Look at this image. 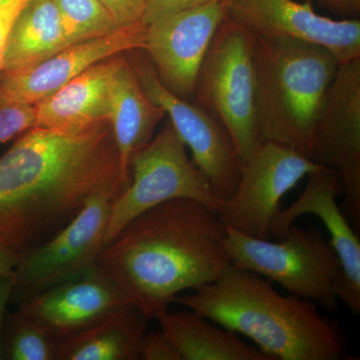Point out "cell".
Returning <instances> with one entry per match:
<instances>
[{
  "mask_svg": "<svg viewBox=\"0 0 360 360\" xmlns=\"http://www.w3.org/2000/svg\"><path fill=\"white\" fill-rule=\"evenodd\" d=\"M226 16L253 37H283L321 45L340 63L360 58V20H335L296 0H224Z\"/></svg>",
  "mask_w": 360,
  "mask_h": 360,
  "instance_id": "obj_13",
  "label": "cell"
},
{
  "mask_svg": "<svg viewBox=\"0 0 360 360\" xmlns=\"http://www.w3.org/2000/svg\"><path fill=\"white\" fill-rule=\"evenodd\" d=\"M20 259V255L0 245V274L13 271Z\"/></svg>",
  "mask_w": 360,
  "mask_h": 360,
  "instance_id": "obj_31",
  "label": "cell"
},
{
  "mask_svg": "<svg viewBox=\"0 0 360 360\" xmlns=\"http://www.w3.org/2000/svg\"><path fill=\"white\" fill-rule=\"evenodd\" d=\"M165 115V110L153 103L142 90L127 58L113 82L108 117L124 188L131 179L132 158L153 139L156 127Z\"/></svg>",
  "mask_w": 360,
  "mask_h": 360,
  "instance_id": "obj_18",
  "label": "cell"
},
{
  "mask_svg": "<svg viewBox=\"0 0 360 360\" xmlns=\"http://www.w3.org/2000/svg\"><path fill=\"white\" fill-rule=\"evenodd\" d=\"M122 191L111 187L94 194L63 229L20 255L13 269L9 304L18 309L34 296L96 266L105 245L111 205Z\"/></svg>",
  "mask_w": 360,
  "mask_h": 360,
  "instance_id": "obj_7",
  "label": "cell"
},
{
  "mask_svg": "<svg viewBox=\"0 0 360 360\" xmlns=\"http://www.w3.org/2000/svg\"><path fill=\"white\" fill-rule=\"evenodd\" d=\"M125 59L122 54L104 59L35 104V127L79 134L108 123L111 89Z\"/></svg>",
  "mask_w": 360,
  "mask_h": 360,
  "instance_id": "obj_17",
  "label": "cell"
},
{
  "mask_svg": "<svg viewBox=\"0 0 360 360\" xmlns=\"http://www.w3.org/2000/svg\"><path fill=\"white\" fill-rule=\"evenodd\" d=\"M118 27L143 20L146 0H99Z\"/></svg>",
  "mask_w": 360,
  "mask_h": 360,
  "instance_id": "obj_26",
  "label": "cell"
},
{
  "mask_svg": "<svg viewBox=\"0 0 360 360\" xmlns=\"http://www.w3.org/2000/svg\"><path fill=\"white\" fill-rule=\"evenodd\" d=\"M224 245L234 266L276 281L291 295L335 309L340 262L319 229L291 224L278 241H270L226 227Z\"/></svg>",
  "mask_w": 360,
  "mask_h": 360,
  "instance_id": "obj_6",
  "label": "cell"
},
{
  "mask_svg": "<svg viewBox=\"0 0 360 360\" xmlns=\"http://www.w3.org/2000/svg\"><path fill=\"white\" fill-rule=\"evenodd\" d=\"M217 1L221 0H146L143 21L148 25L163 16Z\"/></svg>",
  "mask_w": 360,
  "mask_h": 360,
  "instance_id": "obj_27",
  "label": "cell"
},
{
  "mask_svg": "<svg viewBox=\"0 0 360 360\" xmlns=\"http://www.w3.org/2000/svg\"><path fill=\"white\" fill-rule=\"evenodd\" d=\"M130 304L98 266L34 296L18 311L37 319L58 340L80 333Z\"/></svg>",
  "mask_w": 360,
  "mask_h": 360,
  "instance_id": "obj_16",
  "label": "cell"
},
{
  "mask_svg": "<svg viewBox=\"0 0 360 360\" xmlns=\"http://www.w3.org/2000/svg\"><path fill=\"white\" fill-rule=\"evenodd\" d=\"M148 319L124 305L89 328L58 340L56 360H137Z\"/></svg>",
  "mask_w": 360,
  "mask_h": 360,
  "instance_id": "obj_19",
  "label": "cell"
},
{
  "mask_svg": "<svg viewBox=\"0 0 360 360\" xmlns=\"http://www.w3.org/2000/svg\"><path fill=\"white\" fill-rule=\"evenodd\" d=\"M35 105L20 103H0V144L35 127Z\"/></svg>",
  "mask_w": 360,
  "mask_h": 360,
  "instance_id": "obj_24",
  "label": "cell"
},
{
  "mask_svg": "<svg viewBox=\"0 0 360 360\" xmlns=\"http://www.w3.org/2000/svg\"><path fill=\"white\" fill-rule=\"evenodd\" d=\"M71 45L52 0H30L7 37L1 72L25 70Z\"/></svg>",
  "mask_w": 360,
  "mask_h": 360,
  "instance_id": "obj_20",
  "label": "cell"
},
{
  "mask_svg": "<svg viewBox=\"0 0 360 360\" xmlns=\"http://www.w3.org/2000/svg\"><path fill=\"white\" fill-rule=\"evenodd\" d=\"M155 319L182 360H271L233 331L217 328L195 312L165 310Z\"/></svg>",
  "mask_w": 360,
  "mask_h": 360,
  "instance_id": "obj_21",
  "label": "cell"
},
{
  "mask_svg": "<svg viewBox=\"0 0 360 360\" xmlns=\"http://www.w3.org/2000/svg\"><path fill=\"white\" fill-rule=\"evenodd\" d=\"M131 179L111 205L105 243L142 212L174 198L200 200L215 210L217 198L169 120L130 162Z\"/></svg>",
  "mask_w": 360,
  "mask_h": 360,
  "instance_id": "obj_8",
  "label": "cell"
},
{
  "mask_svg": "<svg viewBox=\"0 0 360 360\" xmlns=\"http://www.w3.org/2000/svg\"><path fill=\"white\" fill-rule=\"evenodd\" d=\"M304 2H316L333 13L354 18L360 13V0H304Z\"/></svg>",
  "mask_w": 360,
  "mask_h": 360,
  "instance_id": "obj_29",
  "label": "cell"
},
{
  "mask_svg": "<svg viewBox=\"0 0 360 360\" xmlns=\"http://www.w3.org/2000/svg\"><path fill=\"white\" fill-rule=\"evenodd\" d=\"M253 49L262 141L309 158L315 122L340 60L321 45L283 37H253Z\"/></svg>",
  "mask_w": 360,
  "mask_h": 360,
  "instance_id": "obj_4",
  "label": "cell"
},
{
  "mask_svg": "<svg viewBox=\"0 0 360 360\" xmlns=\"http://www.w3.org/2000/svg\"><path fill=\"white\" fill-rule=\"evenodd\" d=\"M322 167L295 149L262 142L243 161L236 193L219 200L215 212L225 226L251 238L269 239L281 198L303 177Z\"/></svg>",
  "mask_w": 360,
  "mask_h": 360,
  "instance_id": "obj_10",
  "label": "cell"
},
{
  "mask_svg": "<svg viewBox=\"0 0 360 360\" xmlns=\"http://www.w3.org/2000/svg\"><path fill=\"white\" fill-rule=\"evenodd\" d=\"M129 53L127 59L142 90L165 110L180 139L191 148L193 163L205 175L215 198H231L238 188L243 162L224 125L200 104L170 92L143 51Z\"/></svg>",
  "mask_w": 360,
  "mask_h": 360,
  "instance_id": "obj_9",
  "label": "cell"
},
{
  "mask_svg": "<svg viewBox=\"0 0 360 360\" xmlns=\"http://www.w3.org/2000/svg\"><path fill=\"white\" fill-rule=\"evenodd\" d=\"M58 340L44 324L27 315L7 311L2 328L1 359L56 360Z\"/></svg>",
  "mask_w": 360,
  "mask_h": 360,
  "instance_id": "obj_22",
  "label": "cell"
},
{
  "mask_svg": "<svg viewBox=\"0 0 360 360\" xmlns=\"http://www.w3.org/2000/svg\"><path fill=\"white\" fill-rule=\"evenodd\" d=\"M193 101L224 125L243 162L262 143L253 37L227 16L201 63Z\"/></svg>",
  "mask_w": 360,
  "mask_h": 360,
  "instance_id": "obj_5",
  "label": "cell"
},
{
  "mask_svg": "<svg viewBox=\"0 0 360 360\" xmlns=\"http://www.w3.org/2000/svg\"><path fill=\"white\" fill-rule=\"evenodd\" d=\"M174 302L248 336L271 360H338L347 352L340 328L314 303L281 295L259 274L232 264L214 281L193 295H177Z\"/></svg>",
  "mask_w": 360,
  "mask_h": 360,
  "instance_id": "obj_3",
  "label": "cell"
},
{
  "mask_svg": "<svg viewBox=\"0 0 360 360\" xmlns=\"http://www.w3.org/2000/svg\"><path fill=\"white\" fill-rule=\"evenodd\" d=\"M146 32L143 20L120 26L105 37L71 44L32 68L0 73V103L35 105L90 66L123 52L143 51Z\"/></svg>",
  "mask_w": 360,
  "mask_h": 360,
  "instance_id": "obj_14",
  "label": "cell"
},
{
  "mask_svg": "<svg viewBox=\"0 0 360 360\" xmlns=\"http://www.w3.org/2000/svg\"><path fill=\"white\" fill-rule=\"evenodd\" d=\"M226 227L210 206L174 198L142 212L105 243L97 266L148 319L231 265Z\"/></svg>",
  "mask_w": 360,
  "mask_h": 360,
  "instance_id": "obj_2",
  "label": "cell"
},
{
  "mask_svg": "<svg viewBox=\"0 0 360 360\" xmlns=\"http://www.w3.org/2000/svg\"><path fill=\"white\" fill-rule=\"evenodd\" d=\"M226 18L224 0L186 9L146 25L143 51L161 84L193 101L196 78L217 28Z\"/></svg>",
  "mask_w": 360,
  "mask_h": 360,
  "instance_id": "obj_12",
  "label": "cell"
},
{
  "mask_svg": "<svg viewBox=\"0 0 360 360\" xmlns=\"http://www.w3.org/2000/svg\"><path fill=\"white\" fill-rule=\"evenodd\" d=\"M111 187L124 189L108 122L79 134L26 130L0 156V245L27 252Z\"/></svg>",
  "mask_w": 360,
  "mask_h": 360,
  "instance_id": "obj_1",
  "label": "cell"
},
{
  "mask_svg": "<svg viewBox=\"0 0 360 360\" xmlns=\"http://www.w3.org/2000/svg\"><path fill=\"white\" fill-rule=\"evenodd\" d=\"M13 285V270L7 274H0V341H1L2 328L7 314V307L11 300V290ZM0 359H1V347H0Z\"/></svg>",
  "mask_w": 360,
  "mask_h": 360,
  "instance_id": "obj_30",
  "label": "cell"
},
{
  "mask_svg": "<svg viewBox=\"0 0 360 360\" xmlns=\"http://www.w3.org/2000/svg\"><path fill=\"white\" fill-rule=\"evenodd\" d=\"M71 44L105 37L117 30L115 21L99 0H52Z\"/></svg>",
  "mask_w": 360,
  "mask_h": 360,
  "instance_id": "obj_23",
  "label": "cell"
},
{
  "mask_svg": "<svg viewBox=\"0 0 360 360\" xmlns=\"http://www.w3.org/2000/svg\"><path fill=\"white\" fill-rule=\"evenodd\" d=\"M309 160L340 174L341 210L360 224V58L340 63L312 132Z\"/></svg>",
  "mask_w": 360,
  "mask_h": 360,
  "instance_id": "obj_11",
  "label": "cell"
},
{
  "mask_svg": "<svg viewBox=\"0 0 360 360\" xmlns=\"http://www.w3.org/2000/svg\"><path fill=\"white\" fill-rule=\"evenodd\" d=\"M30 0H0V72L7 37L14 20Z\"/></svg>",
  "mask_w": 360,
  "mask_h": 360,
  "instance_id": "obj_28",
  "label": "cell"
},
{
  "mask_svg": "<svg viewBox=\"0 0 360 360\" xmlns=\"http://www.w3.org/2000/svg\"><path fill=\"white\" fill-rule=\"evenodd\" d=\"M139 359L182 360L172 343L161 330L146 333L139 347Z\"/></svg>",
  "mask_w": 360,
  "mask_h": 360,
  "instance_id": "obj_25",
  "label": "cell"
},
{
  "mask_svg": "<svg viewBox=\"0 0 360 360\" xmlns=\"http://www.w3.org/2000/svg\"><path fill=\"white\" fill-rule=\"evenodd\" d=\"M302 195L290 206L279 210L270 225V236L281 238L297 217L314 214L326 225L331 246L340 262L336 286L338 300L354 312H360V241L336 198L342 193V181L336 170L322 167L307 175Z\"/></svg>",
  "mask_w": 360,
  "mask_h": 360,
  "instance_id": "obj_15",
  "label": "cell"
}]
</instances>
